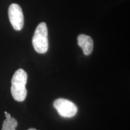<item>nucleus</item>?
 Listing matches in <instances>:
<instances>
[{
	"label": "nucleus",
	"mask_w": 130,
	"mask_h": 130,
	"mask_svg": "<svg viewBox=\"0 0 130 130\" xmlns=\"http://www.w3.org/2000/svg\"><path fill=\"white\" fill-rule=\"evenodd\" d=\"M27 72L22 69L16 71L12 79L11 93L13 98L19 102L23 101L27 97V90L25 86L27 83Z\"/></svg>",
	"instance_id": "f257e3e1"
},
{
	"label": "nucleus",
	"mask_w": 130,
	"mask_h": 130,
	"mask_svg": "<svg viewBox=\"0 0 130 130\" xmlns=\"http://www.w3.org/2000/svg\"><path fill=\"white\" fill-rule=\"evenodd\" d=\"M32 45L35 51L38 53L43 54L47 52L49 48L48 31L45 22H41L36 28L33 37Z\"/></svg>",
	"instance_id": "f03ea898"
},
{
	"label": "nucleus",
	"mask_w": 130,
	"mask_h": 130,
	"mask_svg": "<svg viewBox=\"0 0 130 130\" xmlns=\"http://www.w3.org/2000/svg\"><path fill=\"white\" fill-rule=\"evenodd\" d=\"M54 107L61 116L72 118L77 113V107L72 101L64 98L57 99L54 102Z\"/></svg>",
	"instance_id": "7ed1b4c3"
},
{
	"label": "nucleus",
	"mask_w": 130,
	"mask_h": 130,
	"mask_svg": "<svg viewBox=\"0 0 130 130\" xmlns=\"http://www.w3.org/2000/svg\"><path fill=\"white\" fill-rule=\"evenodd\" d=\"M10 22L16 31H20L24 27V18L22 9L18 4H12L8 10Z\"/></svg>",
	"instance_id": "20e7f679"
},
{
	"label": "nucleus",
	"mask_w": 130,
	"mask_h": 130,
	"mask_svg": "<svg viewBox=\"0 0 130 130\" xmlns=\"http://www.w3.org/2000/svg\"><path fill=\"white\" fill-rule=\"evenodd\" d=\"M78 44L82 48L83 53L86 56L92 53L93 49V41L89 36L81 34L78 36Z\"/></svg>",
	"instance_id": "39448f33"
},
{
	"label": "nucleus",
	"mask_w": 130,
	"mask_h": 130,
	"mask_svg": "<svg viewBox=\"0 0 130 130\" xmlns=\"http://www.w3.org/2000/svg\"><path fill=\"white\" fill-rule=\"evenodd\" d=\"M17 125V121L14 118L10 117L4 121L1 130H16Z\"/></svg>",
	"instance_id": "423d86ee"
},
{
	"label": "nucleus",
	"mask_w": 130,
	"mask_h": 130,
	"mask_svg": "<svg viewBox=\"0 0 130 130\" xmlns=\"http://www.w3.org/2000/svg\"><path fill=\"white\" fill-rule=\"evenodd\" d=\"M4 114H5V116H6V119H7V118H10V117H11V115H10L9 113H8L7 112L5 111V112H4Z\"/></svg>",
	"instance_id": "0eeeda50"
},
{
	"label": "nucleus",
	"mask_w": 130,
	"mask_h": 130,
	"mask_svg": "<svg viewBox=\"0 0 130 130\" xmlns=\"http://www.w3.org/2000/svg\"><path fill=\"white\" fill-rule=\"evenodd\" d=\"M28 130H36V129H34V128H31V129H29Z\"/></svg>",
	"instance_id": "6e6552de"
}]
</instances>
